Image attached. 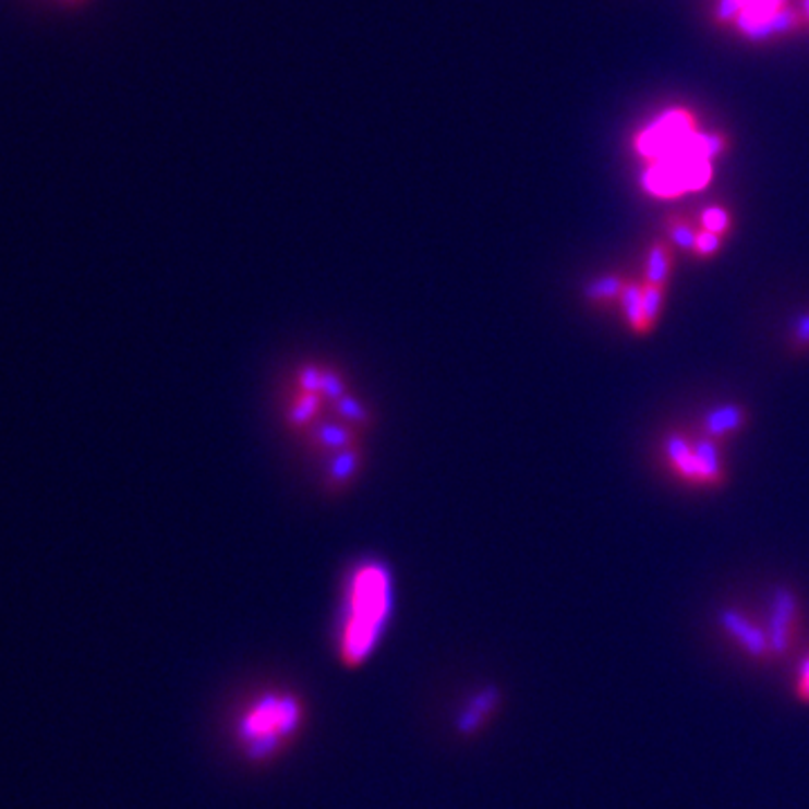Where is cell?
<instances>
[{"mask_svg":"<svg viewBox=\"0 0 809 809\" xmlns=\"http://www.w3.org/2000/svg\"><path fill=\"white\" fill-rule=\"evenodd\" d=\"M785 0H722V16L747 34H766L785 16Z\"/></svg>","mask_w":809,"mask_h":809,"instance_id":"cell-5","label":"cell"},{"mask_svg":"<svg viewBox=\"0 0 809 809\" xmlns=\"http://www.w3.org/2000/svg\"><path fill=\"white\" fill-rule=\"evenodd\" d=\"M68 3H75V0H68Z\"/></svg>","mask_w":809,"mask_h":809,"instance_id":"cell-21","label":"cell"},{"mask_svg":"<svg viewBox=\"0 0 809 809\" xmlns=\"http://www.w3.org/2000/svg\"><path fill=\"white\" fill-rule=\"evenodd\" d=\"M623 288H625V283L620 281V277L607 275V277L594 279L590 286H587L584 295H587V300H592V302H609L614 298H620Z\"/></svg>","mask_w":809,"mask_h":809,"instance_id":"cell-14","label":"cell"},{"mask_svg":"<svg viewBox=\"0 0 809 809\" xmlns=\"http://www.w3.org/2000/svg\"><path fill=\"white\" fill-rule=\"evenodd\" d=\"M796 616V596L787 587H778L771 599V616H769V648L774 654H785L792 641V625Z\"/></svg>","mask_w":809,"mask_h":809,"instance_id":"cell-7","label":"cell"},{"mask_svg":"<svg viewBox=\"0 0 809 809\" xmlns=\"http://www.w3.org/2000/svg\"><path fill=\"white\" fill-rule=\"evenodd\" d=\"M747 421V412L740 404H720L704 416V430L709 436H726L738 432Z\"/></svg>","mask_w":809,"mask_h":809,"instance_id":"cell-10","label":"cell"},{"mask_svg":"<svg viewBox=\"0 0 809 809\" xmlns=\"http://www.w3.org/2000/svg\"><path fill=\"white\" fill-rule=\"evenodd\" d=\"M635 149L648 162L643 190L654 198H677L709 188L724 137L702 131L690 110L671 108L635 137Z\"/></svg>","mask_w":809,"mask_h":809,"instance_id":"cell-2","label":"cell"},{"mask_svg":"<svg viewBox=\"0 0 809 809\" xmlns=\"http://www.w3.org/2000/svg\"><path fill=\"white\" fill-rule=\"evenodd\" d=\"M277 412L326 493L342 495L360 482L376 414L342 366L315 358L292 364Z\"/></svg>","mask_w":809,"mask_h":809,"instance_id":"cell-1","label":"cell"},{"mask_svg":"<svg viewBox=\"0 0 809 809\" xmlns=\"http://www.w3.org/2000/svg\"><path fill=\"white\" fill-rule=\"evenodd\" d=\"M396 605L394 573L376 558L358 560L345 576L338 625V659L362 668L376 652Z\"/></svg>","mask_w":809,"mask_h":809,"instance_id":"cell-3","label":"cell"},{"mask_svg":"<svg viewBox=\"0 0 809 809\" xmlns=\"http://www.w3.org/2000/svg\"><path fill=\"white\" fill-rule=\"evenodd\" d=\"M720 247H722V237H720V234L709 232V230L697 232V243H695V252H697V254H700V256H711V254H715Z\"/></svg>","mask_w":809,"mask_h":809,"instance_id":"cell-18","label":"cell"},{"mask_svg":"<svg viewBox=\"0 0 809 809\" xmlns=\"http://www.w3.org/2000/svg\"><path fill=\"white\" fill-rule=\"evenodd\" d=\"M666 300V286H654V283H643V317L648 330L654 328L661 309H664Z\"/></svg>","mask_w":809,"mask_h":809,"instance_id":"cell-15","label":"cell"},{"mask_svg":"<svg viewBox=\"0 0 809 809\" xmlns=\"http://www.w3.org/2000/svg\"><path fill=\"white\" fill-rule=\"evenodd\" d=\"M620 309L625 315V322L635 330V334H648L645 317H643V283L630 281L625 283L620 292Z\"/></svg>","mask_w":809,"mask_h":809,"instance_id":"cell-11","label":"cell"},{"mask_svg":"<svg viewBox=\"0 0 809 809\" xmlns=\"http://www.w3.org/2000/svg\"><path fill=\"white\" fill-rule=\"evenodd\" d=\"M671 237H673V241H675L679 247L695 252L697 232L686 224V220H673V224H671Z\"/></svg>","mask_w":809,"mask_h":809,"instance_id":"cell-17","label":"cell"},{"mask_svg":"<svg viewBox=\"0 0 809 809\" xmlns=\"http://www.w3.org/2000/svg\"><path fill=\"white\" fill-rule=\"evenodd\" d=\"M717 620L722 625V630L735 643H738L747 654L760 659L766 652H771L766 630L758 628V625L751 623L742 612H738V609H722L720 616H717Z\"/></svg>","mask_w":809,"mask_h":809,"instance_id":"cell-8","label":"cell"},{"mask_svg":"<svg viewBox=\"0 0 809 809\" xmlns=\"http://www.w3.org/2000/svg\"><path fill=\"white\" fill-rule=\"evenodd\" d=\"M798 695L802 697V700L809 702V659L802 664L800 668V677H798Z\"/></svg>","mask_w":809,"mask_h":809,"instance_id":"cell-20","label":"cell"},{"mask_svg":"<svg viewBox=\"0 0 809 809\" xmlns=\"http://www.w3.org/2000/svg\"><path fill=\"white\" fill-rule=\"evenodd\" d=\"M499 707L502 690L497 686H486L480 692H474L457 715V733L463 735V738H472V735L482 733L493 715L499 711Z\"/></svg>","mask_w":809,"mask_h":809,"instance_id":"cell-6","label":"cell"},{"mask_svg":"<svg viewBox=\"0 0 809 809\" xmlns=\"http://www.w3.org/2000/svg\"><path fill=\"white\" fill-rule=\"evenodd\" d=\"M702 224H704V230L715 232V234L722 237L730 226V216L722 207H709V209L702 212Z\"/></svg>","mask_w":809,"mask_h":809,"instance_id":"cell-16","label":"cell"},{"mask_svg":"<svg viewBox=\"0 0 809 809\" xmlns=\"http://www.w3.org/2000/svg\"><path fill=\"white\" fill-rule=\"evenodd\" d=\"M666 455L671 463L677 468V472L684 476L686 482H700V470H697V459H695V448L688 444V440L679 434H671L666 440Z\"/></svg>","mask_w":809,"mask_h":809,"instance_id":"cell-9","label":"cell"},{"mask_svg":"<svg viewBox=\"0 0 809 809\" xmlns=\"http://www.w3.org/2000/svg\"><path fill=\"white\" fill-rule=\"evenodd\" d=\"M695 459L697 470H700V482L702 484H717L722 482V459L720 450L711 438H702L700 444H695Z\"/></svg>","mask_w":809,"mask_h":809,"instance_id":"cell-13","label":"cell"},{"mask_svg":"<svg viewBox=\"0 0 809 809\" xmlns=\"http://www.w3.org/2000/svg\"><path fill=\"white\" fill-rule=\"evenodd\" d=\"M309 722L304 697L288 688L256 692L234 720V742L256 764H264L290 749Z\"/></svg>","mask_w":809,"mask_h":809,"instance_id":"cell-4","label":"cell"},{"mask_svg":"<svg viewBox=\"0 0 809 809\" xmlns=\"http://www.w3.org/2000/svg\"><path fill=\"white\" fill-rule=\"evenodd\" d=\"M673 268V254L666 241H654L648 250V262H645V283L654 286H668Z\"/></svg>","mask_w":809,"mask_h":809,"instance_id":"cell-12","label":"cell"},{"mask_svg":"<svg viewBox=\"0 0 809 809\" xmlns=\"http://www.w3.org/2000/svg\"><path fill=\"white\" fill-rule=\"evenodd\" d=\"M794 340L798 342V345H809V313H805V315H800L798 319H796V326H794Z\"/></svg>","mask_w":809,"mask_h":809,"instance_id":"cell-19","label":"cell"}]
</instances>
